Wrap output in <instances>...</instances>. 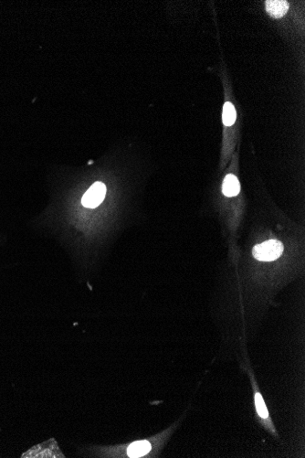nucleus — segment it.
<instances>
[{"instance_id":"6","label":"nucleus","mask_w":305,"mask_h":458,"mask_svg":"<svg viewBox=\"0 0 305 458\" xmlns=\"http://www.w3.org/2000/svg\"><path fill=\"white\" fill-rule=\"evenodd\" d=\"M236 110L235 107L231 103L227 102L223 106V114H222V120L223 124L226 126L232 125L236 121Z\"/></svg>"},{"instance_id":"5","label":"nucleus","mask_w":305,"mask_h":458,"mask_svg":"<svg viewBox=\"0 0 305 458\" xmlns=\"http://www.w3.org/2000/svg\"><path fill=\"white\" fill-rule=\"evenodd\" d=\"M241 185L237 178L232 174H229L224 179L222 185V192L227 197H235L240 193Z\"/></svg>"},{"instance_id":"1","label":"nucleus","mask_w":305,"mask_h":458,"mask_svg":"<svg viewBox=\"0 0 305 458\" xmlns=\"http://www.w3.org/2000/svg\"><path fill=\"white\" fill-rule=\"evenodd\" d=\"M283 250L284 247L281 242L277 240H269L256 245L252 250V253L259 261H272L278 259L283 254Z\"/></svg>"},{"instance_id":"3","label":"nucleus","mask_w":305,"mask_h":458,"mask_svg":"<svg viewBox=\"0 0 305 458\" xmlns=\"http://www.w3.org/2000/svg\"><path fill=\"white\" fill-rule=\"evenodd\" d=\"M265 3L268 14L274 19L283 18L289 10V3L285 0H268Z\"/></svg>"},{"instance_id":"7","label":"nucleus","mask_w":305,"mask_h":458,"mask_svg":"<svg viewBox=\"0 0 305 458\" xmlns=\"http://www.w3.org/2000/svg\"><path fill=\"white\" fill-rule=\"evenodd\" d=\"M255 403L256 408H257V411H258L259 415H260L261 418H263V419L268 418V416H269V412H268L267 407H266V405H265L264 401H263V398H262L261 394H259V392H257V394H255Z\"/></svg>"},{"instance_id":"2","label":"nucleus","mask_w":305,"mask_h":458,"mask_svg":"<svg viewBox=\"0 0 305 458\" xmlns=\"http://www.w3.org/2000/svg\"><path fill=\"white\" fill-rule=\"evenodd\" d=\"M106 194V187L101 182H96L88 189L82 197V205L86 208H96L99 206L105 200Z\"/></svg>"},{"instance_id":"4","label":"nucleus","mask_w":305,"mask_h":458,"mask_svg":"<svg viewBox=\"0 0 305 458\" xmlns=\"http://www.w3.org/2000/svg\"><path fill=\"white\" fill-rule=\"evenodd\" d=\"M152 449L150 442L143 440L137 441L129 445L127 448V455L129 457H142L149 453Z\"/></svg>"}]
</instances>
